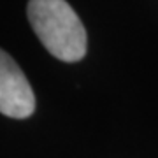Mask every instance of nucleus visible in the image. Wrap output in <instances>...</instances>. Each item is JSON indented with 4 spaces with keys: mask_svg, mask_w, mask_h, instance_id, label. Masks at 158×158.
Segmentation results:
<instances>
[{
    "mask_svg": "<svg viewBox=\"0 0 158 158\" xmlns=\"http://www.w3.org/2000/svg\"><path fill=\"white\" fill-rule=\"evenodd\" d=\"M28 21L46 49L62 62H79L86 53V30L65 0H30Z\"/></svg>",
    "mask_w": 158,
    "mask_h": 158,
    "instance_id": "nucleus-1",
    "label": "nucleus"
},
{
    "mask_svg": "<svg viewBox=\"0 0 158 158\" xmlns=\"http://www.w3.org/2000/svg\"><path fill=\"white\" fill-rule=\"evenodd\" d=\"M35 111V95L18 63L0 49V113L25 119Z\"/></svg>",
    "mask_w": 158,
    "mask_h": 158,
    "instance_id": "nucleus-2",
    "label": "nucleus"
}]
</instances>
